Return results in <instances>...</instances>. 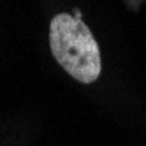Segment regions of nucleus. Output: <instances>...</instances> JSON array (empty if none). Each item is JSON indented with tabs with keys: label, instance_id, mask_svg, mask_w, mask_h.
<instances>
[{
	"label": "nucleus",
	"instance_id": "obj_1",
	"mask_svg": "<svg viewBox=\"0 0 146 146\" xmlns=\"http://www.w3.org/2000/svg\"><path fill=\"white\" fill-rule=\"evenodd\" d=\"M49 48L56 62L76 81L90 85L100 76V49L83 19L69 13L56 14L49 23Z\"/></svg>",
	"mask_w": 146,
	"mask_h": 146
},
{
	"label": "nucleus",
	"instance_id": "obj_2",
	"mask_svg": "<svg viewBox=\"0 0 146 146\" xmlns=\"http://www.w3.org/2000/svg\"><path fill=\"white\" fill-rule=\"evenodd\" d=\"M74 18L81 19V11H79V9H76V11H74Z\"/></svg>",
	"mask_w": 146,
	"mask_h": 146
}]
</instances>
